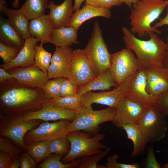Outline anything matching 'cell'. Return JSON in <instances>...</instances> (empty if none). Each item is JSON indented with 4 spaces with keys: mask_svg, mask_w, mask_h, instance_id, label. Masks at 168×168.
Returning a JSON list of instances; mask_svg holds the SVG:
<instances>
[{
    "mask_svg": "<svg viewBox=\"0 0 168 168\" xmlns=\"http://www.w3.org/2000/svg\"><path fill=\"white\" fill-rule=\"evenodd\" d=\"M123 39L127 48L134 52L141 69L149 66H163L165 42L158 34L151 32L148 40L137 38L127 27L122 28Z\"/></svg>",
    "mask_w": 168,
    "mask_h": 168,
    "instance_id": "6da1fadb",
    "label": "cell"
},
{
    "mask_svg": "<svg viewBox=\"0 0 168 168\" xmlns=\"http://www.w3.org/2000/svg\"><path fill=\"white\" fill-rule=\"evenodd\" d=\"M50 99L44 91L28 87L7 90L0 96L2 113L21 114L38 110Z\"/></svg>",
    "mask_w": 168,
    "mask_h": 168,
    "instance_id": "7a4b0ae2",
    "label": "cell"
},
{
    "mask_svg": "<svg viewBox=\"0 0 168 168\" xmlns=\"http://www.w3.org/2000/svg\"><path fill=\"white\" fill-rule=\"evenodd\" d=\"M168 6V0H138L130 8V31L140 38L151 32L161 34V31L151 25Z\"/></svg>",
    "mask_w": 168,
    "mask_h": 168,
    "instance_id": "3957f363",
    "label": "cell"
},
{
    "mask_svg": "<svg viewBox=\"0 0 168 168\" xmlns=\"http://www.w3.org/2000/svg\"><path fill=\"white\" fill-rule=\"evenodd\" d=\"M105 135L96 133L92 136L90 134L75 131L68 133L66 138L70 143V149L67 154L63 158L65 163H68L78 158L100 153L107 147L100 142L104 139Z\"/></svg>",
    "mask_w": 168,
    "mask_h": 168,
    "instance_id": "277c9868",
    "label": "cell"
},
{
    "mask_svg": "<svg viewBox=\"0 0 168 168\" xmlns=\"http://www.w3.org/2000/svg\"><path fill=\"white\" fill-rule=\"evenodd\" d=\"M83 49L96 77L110 68L111 54L104 40L98 21L94 22L91 38Z\"/></svg>",
    "mask_w": 168,
    "mask_h": 168,
    "instance_id": "5b68a950",
    "label": "cell"
},
{
    "mask_svg": "<svg viewBox=\"0 0 168 168\" xmlns=\"http://www.w3.org/2000/svg\"><path fill=\"white\" fill-rule=\"evenodd\" d=\"M116 114L115 108L109 107L94 110L92 107L85 108L78 112L75 118L67 127L68 133L83 131L95 134L100 130L99 125L102 123L112 122Z\"/></svg>",
    "mask_w": 168,
    "mask_h": 168,
    "instance_id": "8992f818",
    "label": "cell"
},
{
    "mask_svg": "<svg viewBox=\"0 0 168 168\" xmlns=\"http://www.w3.org/2000/svg\"><path fill=\"white\" fill-rule=\"evenodd\" d=\"M6 116L2 115L0 125L2 137L10 139L21 149L27 150V146L24 141L26 133L39 126L40 120L25 121L23 114H12Z\"/></svg>",
    "mask_w": 168,
    "mask_h": 168,
    "instance_id": "52a82bcc",
    "label": "cell"
},
{
    "mask_svg": "<svg viewBox=\"0 0 168 168\" xmlns=\"http://www.w3.org/2000/svg\"><path fill=\"white\" fill-rule=\"evenodd\" d=\"M165 117L154 105L146 109L137 125L148 142H158L165 138L168 130Z\"/></svg>",
    "mask_w": 168,
    "mask_h": 168,
    "instance_id": "ba28073f",
    "label": "cell"
},
{
    "mask_svg": "<svg viewBox=\"0 0 168 168\" xmlns=\"http://www.w3.org/2000/svg\"><path fill=\"white\" fill-rule=\"evenodd\" d=\"M140 69L137 58L131 49L126 48L111 54L109 69L118 86Z\"/></svg>",
    "mask_w": 168,
    "mask_h": 168,
    "instance_id": "9c48e42d",
    "label": "cell"
},
{
    "mask_svg": "<svg viewBox=\"0 0 168 168\" xmlns=\"http://www.w3.org/2000/svg\"><path fill=\"white\" fill-rule=\"evenodd\" d=\"M150 105L125 95L115 108L116 114L112 122L119 128L127 124L138 125Z\"/></svg>",
    "mask_w": 168,
    "mask_h": 168,
    "instance_id": "30bf717a",
    "label": "cell"
},
{
    "mask_svg": "<svg viewBox=\"0 0 168 168\" xmlns=\"http://www.w3.org/2000/svg\"><path fill=\"white\" fill-rule=\"evenodd\" d=\"M135 73L110 91L98 93L90 91L82 95V105L85 108H91L92 104L96 103L115 108L127 93Z\"/></svg>",
    "mask_w": 168,
    "mask_h": 168,
    "instance_id": "8fae6325",
    "label": "cell"
},
{
    "mask_svg": "<svg viewBox=\"0 0 168 168\" xmlns=\"http://www.w3.org/2000/svg\"><path fill=\"white\" fill-rule=\"evenodd\" d=\"M70 121L62 119L54 123H42L26 133L24 138V142L28 146L39 141L53 140L60 138L66 137L68 133L67 127Z\"/></svg>",
    "mask_w": 168,
    "mask_h": 168,
    "instance_id": "7c38bea8",
    "label": "cell"
},
{
    "mask_svg": "<svg viewBox=\"0 0 168 168\" xmlns=\"http://www.w3.org/2000/svg\"><path fill=\"white\" fill-rule=\"evenodd\" d=\"M71 76V81L77 87L87 83L96 77L83 49L72 52Z\"/></svg>",
    "mask_w": 168,
    "mask_h": 168,
    "instance_id": "4fadbf2b",
    "label": "cell"
},
{
    "mask_svg": "<svg viewBox=\"0 0 168 168\" xmlns=\"http://www.w3.org/2000/svg\"><path fill=\"white\" fill-rule=\"evenodd\" d=\"M73 51L70 47H56L47 71L48 79L64 78L71 80V65Z\"/></svg>",
    "mask_w": 168,
    "mask_h": 168,
    "instance_id": "5bb4252c",
    "label": "cell"
},
{
    "mask_svg": "<svg viewBox=\"0 0 168 168\" xmlns=\"http://www.w3.org/2000/svg\"><path fill=\"white\" fill-rule=\"evenodd\" d=\"M10 73L17 82L31 88L43 89L48 80L47 72L35 65L13 68Z\"/></svg>",
    "mask_w": 168,
    "mask_h": 168,
    "instance_id": "9a60e30c",
    "label": "cell"
},
{
    "mask_svg": "<svg viewBox=\"0 0 168 168\" xmlns=\"http://www.w3.org/2000/svg\"><path fill=\"white\" fill-rule=\"evenodd\" d=\"M78 112L44 103L40 109L23 114L25 121L39 119L54 121L66 119L72 121L76 117Z\"/></svg>",
    "mask_w": 168,
    "mask_h": 168,
    "instance_id": "2e32d148",
    "label": "cell"
},
{
    "mask_svg": "<svg viewBox=\"0 0 168 168\" xmlns=\"http://www.w3.org/2000/svg\"><path fill=\"white\" fill-rule=\"evenodd\" d=\"M146 78V90L156 98L168 90V68L164 67L149 66L143 68Z\"/></svg>",
    "mask_w": 168,
    "mask_h": 168,
    "instance_id": "e0dca14e",
    "label": "cell"
},
{
    "mask_svg": "<svg viewBox=\"0 0 168 168\" xmlns=\"http://www.w3.org/2000/svg\"><path fill=\"white\" fill-rule=\"evenodd\" d=\"M126 95L150 105L155 104L156 98L147 91L146 78L143 68L135 73Z\"/></svg>",
    "mask_w": 168,
    "mask_h": 168,
    "instance_id": "ac0fdd59",
    "label": "cell"
},
{
    "mask_svg": "<svg viewBox=\"0 0 168 168\" xmlns=\"http://www.w3.org/2000/svg\"><path fill=\"white\" fill-rule=\"evenodd\" d=\"M25 40L23 46L15 58L8 64H1V68L8 70L18 67L34 65L35 46L40 41L36 38L31 35Z\"/></svg>",
    "mask_w": 168,
    "mask_h": 168,
    "instance_id": "d6986e66",
    "label": "cell"
},
{
    "mask_svg": "<svg viewBox=\"0 0 168 168\" xmlns=\"http://www.w3.org/2000/svg\"><path fill=\"white\" fill-rule=\"evenodd\" d=\"M73 7L72 0H64L59 5L56 4L53 1H49L47 8L49 9V12L47 15L55 28L69 26Z\"/></svg>",
    "mask_w": 168,
    "mask_h": 168,
    "instance_id": "ffe728a7",
    "label": "cell"
},
{
    "mask_svg": "<svg viewBox=\"0 0 168 168\" xmlns=\"http://www.w3.org/2000/svg\"><path fill=\"white\" fill-rule=\"evenodd\" d=\"M55 27L48 15L44 14L30 20L28 29L31 36L44 44L51 43L53 33Z\"/></svg>",
    "mask_w": 168,
    "mask_h": 168,
    "instance_id": "44dd1931",
    "label": "cell"
},
{
    "mask_svg": "<svg viewBox=\"0 0 168 168\" xmlns=\"http://www.w3.org/2000/svg\"><path fill=\"white\" fill-rule=\"evenodd\" d=\"M110 10L97 8L89 5L85 4L82 8L73 13L69 23V26L78 30L85 21L96 17H102L107 19L111 17Z\"/></svg>",
    "mask_w": 168,
    "mask_h": 168,
    "instance_id": "7402d4cb",
    "label": "cell"
},
{
    "mask_svg": "<svg viewBox=\"0 0 168 168\" xmlns=\"http://www.w3.org/2000/svg\"><path fill=\"white\" fill-rule=\"evenodd\" d=\"M0 12L6 16L10 23L24 39L31 36L28 29L29 20L15 10L8 8L5 0H0Z\"/></svg>",
    "mask_w": 168,
    "mask_h": 168,
    "instance_id": "603a6c76",
    "label": "cell"
},
{
    "mask_svg": "<svg viewBox=\"0 0 168 168\" xmlns=\"http://www.w3.org/2000/svg\"><path fill=\"white\" fill-rule=\"evenodd\" d=\"M24 39L2 16H0V42L21 50L25 43Z\"/></svg>",
    "mask_w": 168,
    "mask_h": 168,
    "instance_id": "cb8c5ba5",
    "label": "cell"
},
{
    "mask_svg": "<svg viewBox=\"0 0 168 168\" xmlns=\"http://www.w3.org/2000/svg\"><path fill=\"white\" fill-rule=\"evenodd\" d=\"M113 86H118L114 82L109 69L87 83L77 87V94L82 96L92 91L108 90Z\"/></svg>",
    "mask_w": 168,
    "mask_h": 168,
    "instance_id": "d4e9b609",
    "label": "cell"
},
{
    "mask_svg": "<svg viewBox=\"0 0 168 168\" xmlns=\"http://www.w3.org/2000/svg\"><path fill=\"white\" fill-rule=\"evenodd\" d=\"M122 128L125 131L128 139L133 144V149L130 157L132 158L142 156L148 142L137 125L127 124Z\"/></svg>",
    "mask_w": 168,
    "mask_h": 168,
    "instance_id": "484cf974",
    "label": "cell"
},
{
    "mask_svg": "<svg viewBox=\"0 0 168 168\" xmlns=\"http://www.w3.org/2000/svg\"><path fill=\"white\" fill-rule=\"evenodd\" d=\"M77 32V30L70 26L55 28L51 43L55 47H70L73 44H78Z\"/></svg>",
    "mask_w": 168,
    "mask_h": 168,
    "instance_id": "4316f807",
    "label": "cell"
},
{
    "mask_svg": "<svg viewBox=\"0 0 168 168\" xmlns=\"http://www.w3.org/2000/svg\"><path fill=\"white\" fill-rule=\"evenodd\" d=\"M49 0H26L21 7L16 11L31 20L44 14Z\"/></svg>",
    "mask_w": 168,
    "mask_h": 168,
    "instance_id": "83f0119b",
    "label": "cell"
},
{
    "mask_svg": "<svg viewBox=\"0 0 168 168\" xmlns=\"http://www.w3.org/2000/svg\"><path fill=\"white\" fill-rule=\"evenodd\" d=\"M46 103L49 105L78 112L82 111L85 108L82 103L81 96L78 94L72 96H59L50 99Z\"/></svg>",
    "mask_w": 168,
    "mask_h": 168,
    "instance_id": "f1b7e54d",
    "label": "cell"
},
{
    "mask_svg": "<svg viewBox=\"0 0 168 168\" xmlns=\"http://www.w3.org/2000/svg\"><path fill=\"white\" fill-rule=\"evenodd\" d=\"M52 141L46 140L39 141L27 146L28 153L36 162L38 163L49 156V147Z\"/></svg>",
    "mask_w": 168,
    "mask_h": 168,
    "instance_id": "f546056e",
    "label": "cell"
},
{
    "mask_svg": "<svg viewBox=\"0 0 168 168\" xmlns=\"http://www.w3.org/2000/svg\"><path fill=\"white\" fill-rule=\"evenodd\" d=\"M43 44V43L40 42L39 45L36 44L35 45L34 65L47 72L51 63L52 55L44 49Z\"/></svg>",
    "mask_w": 168,
    "mask_h": 168,
    "instance_id": "4dcf8cb0",
    "label": "cell"
},
{
    "mask_svg": "<svg viewBox=\"0 0 168 168\" xmlns=\"http://www.w3.org/2000/svg\"><path fill=\"white\" fill-rule=\"evenodd\" d=\"M63 156L55 155L49 156L41 163L38 167L40 168H75L80 163V159H75L68 163H63L60 160Z\"/></svg>",
    "mask_w": 168,
    "mask_h": 168,
    "instance_id": "1f68e13d",
    "label": "cell"
},
{
    "mask_svg": "<svg viewBox=\"0 0 168 168\" xmlns=\"http://www.w3.org/2000/svg\"><path fill=\"white\" fill-rule=\"evenodd\" d=\"M110 151V147L107 148L102 152L91 156L80 157L78 168H106V166L98 165V162L107 156Z\"/></svg>",
    "mask_w": 168,
    "mask_h": 168,
    "instance_id": "d6a6232c",
    "label": "cell"
},
{
    "mask_svg": "<svg viewBox=\"0 0 168 168\" xmlns=\"http://www.w3.org/2000/svg\"><path fill=\"white\" fill-rule=\"evenodd\" d=\"M70 143L66 137H62L53 140L49 145L48 155L54 153L57 155L68 154L70 149Z\"/></svg>",
    "mask_w": 168,
    "mask_h": 168,
    "instance_id": "836d02e7",
    "label": "cell"
},
{
    "mask_svg": "<svg viewBox=\"0 0 168 168\" xmlns=\"http://www.w3.org/2000/svg\"><path fill=\"white\" fill-rule=\"evenodd\" d=\"M64 78H54L48 79L46 82L42 90L49 98H54L60 96V89Z\"/></svg>",
    "mask_w": 168,
    "mask_h": 168,
    "instance_id": "e575fe53",
    "label": "cell"
},
{
    "mask_svg": "<svg viewBox=\"0 0 168 168\" xmlns=\"http://www.w3.org/2000/svg\"><path fill=\"white\" fill-rule=\"evenodd\" d=\"M20 50L18 48L6 45L0 42V57L4 64H7L14 59Z\"/></svg>",
    "mask_w": 168,
    "mask_h": 168,
    "instance_id": "d590c367",
    "label": "cell"
},
{
    "mask_svg": "<svg viewBox=\"0 0 168 168\" xmlns=\"http://www.w3.org/2000/svg\"><path fill=\"white\" fill-rule=\"evenodd\" d=\"M0 151L9 154L14 160L18 159L21 152L8 138L2 137H0Z\"/></svg>",
    "mask_w": 168,
    "mask_h": 168,
    "instance_id": "8d00e7d4",
    "label": "cell"
},
{
    "mask_svg": "<svg viewBox=\"0 0 168 168\" xmlns=\"http://www.w3.org/2000/svg\"><path fill=\"white\" fill-rule=\"evenodd\" d=\"M85 4L109 10L114 6H120L123 3L120 0H85Z\"/></svg>",
    "mask_w": 168,
    "mask_h": 168,
    "instance_id": "74e56055",
    "label": "cell"
},
{
    "mask_svg": "<svg viewBox=\"0 0 168 168\" xmlns=\"http://www.w3.org/2000/svg\"><path fill=\"white\" fill-rule=\"evenodd\" d=\"M77 88L71 80L64 78L60 89V96L67 97L77 94Z\"/></svg>",
    "mask_w": 168,
    "mask_h": 168,
    "instance_id": "f35d334b",
    "label": "cell"
},
{
    "mask_svg": "<svg viewBox=\"0 0 168 168\" xmlns=\"http://www.w3.org/2000/svg\"><path fill=\"white\" fill-rule=\"evenodd\" d=\"M119 158V156L116 154L108 156L106 164V168H138L140 167L139 164L137 163L131 164L119 163L117 160Z\"/></svg>",
    "mask_w": 168,
    "mask_h": 168,
    "instance_id": "ab89813d",
    "label": "cell"
},
{
    "mask_svg": "<svg viewBox=\"0 0 168 168\" xmlns=\"http://www.w3.org/2000/svg\"><path fill=\"white\" fill-rule=\"evenodd\" d=\"M154 105L164 116L168 115V90L156 98Z\"/></svg>",
    "mask_w": 168,
    "mask_h": 168,
    "instance_id": "60d3db41",
    "label": "cell"
},
{
    "mask_svg": "<svg viewBox=\"0 0 168 168\" xmlns=\"http://www.w3.org/2000/svg\"><path fill=\"white\" fill-rule=\"evenodd\" d=\"M145 166L147 168H160L161 167L156 159L153 146L151 145L148 147Z\"/></svg>",
    "mask_w": 168,
    "mask_h": 168,
    "instance_id": "b9f144b4",
    "label": "cell"
},
{
    "mask_svg": "<svg viewBox=\"0 0 168 168\" xmlns=\"http://www.w3.org/2000/svg\"><path fill=\"white\" fill-rule=\"evenodd\" d=\"M20 168H35L36 166V162L31 156L25 152L20 158Z\"/></svg>",
    "mask_w": 168,
    "mask_h": 168,
    "instance_id": "7bdbcfd3",
    "label": "cell"
},
{
    "mask_svg": "<svg viewBox=\"0 0 168 168\" xmlns=\"http://www.w3.org/2000/svg\"><path fill=\"white\" fill-rule=\"evenodd\" d=\"M14 159L9 154L4 152L0 153V168H9Z\"/></svg>",
    "mask_w": 168,
    "mask_h": 168,
    "instance_id": "ee69618b",
    "label": "cell"
},
{
    "mask_svg": "<svg viewBox=\"0 0 168 168\" xmlns=\"http://www.w3.org/2000/svg\"><path fill=\"white\" fill-rule=\"evenodd\" d=\"M4 68H0V82L1 83L4 82V81L8 80H12L14 79L12 75L6 71Z\"/></svg>",
    "mask_w": 168,
    "mask_h": 168,
    "instance_id": "f6af8a7d",
    "label": "cell"
},
{
    "mask_svg": "<svg viewBox=\"0 0 168 168\" xmlns=\"http://www.w3.org/2000/svg\"><path fill=\"white\" fill-rule=\"evenodd\" d=\"M166 15L159 22L155 24L153 27L157 28L165 25H168V6L166 9Z\"/></svg>",
    "mask_w": 168,
    "mask_h": 168,
    "instance_id": "bcb514c9",
    "label": "cell"
},
{
    "mask_svg": "<svg viewBox=\"0 0 168 168\" xmlns=\"http://www.w3.org/2000/svg\"><path fill=\"white\" fill-rule=\"evenodd\" d=\"M167 35L166 39V49L163 61V67L168 68V28L167 29Z\"/></svg>",
    "mask_w": 168,
    "mask_h": 168,
    "instance_id": "7dc6e473",
    "label": "cell"
},
{
    "mask_svg": "<svg viewBox=\"0 0 168 168\" xmlns=\"http://www.w3.org/2000/svg\"><path fill=\"white\" fill-rule=\"evenodd\" d=\"M85 0H74V4L73 5V11H77L80 9V7Z\"/></svg>",
    "mask_w": 168,
    "mask_h": 168,
    "instance_id": "c3c4849f",
    "label": "cell"
},
{
    "mask_svg": "<svg viewBox=\"0 0 168 168\" xmlns=\"http://www.w3.org/2000/svg\"><path fill=\"white\" fill-rule=\"evenodd\" d=\"M123 3L131 8L133 5L138 0H120Z\"/></svg>",
    "mask_w": 168,
    "mask_h": 168,
    "instance_id": "681fc988",
    "label": "cell"
},
{
    "mask_svg": "<svg viewBox=\"0 0 168 168\" xmlns=\"http://www.w3.org/2000/svg\"><path fill=\"white\" fill-rule=\"evenodd\" d=\"M20 167V159L14 160L9 168H19Z\"/></svg>",
    "mask_w": 168,
    "mask_h": 168,
    "instance_id": "f907efd6",
    "label": "cell"
},
{
    "mask_svg": "<svg viewBox=\"0 0 168 168\" xmlns=\"http://www.w3.org/2000/svg\"><path fill=\"white\" fill-rule=\"evenodd\" d=\"M19 0H14L12 4V6L14 8H16L19 6Z\"/></svg>",
    "mask_w": 168,
    "mask_h": 168,
    "instance_id": "816d5d0a",
    "label": "cell"
},
{
    "mask_svg": "<svg viewBox=\"0 0 168 168\" xmlns=\"http://www.w3.org/2000/svg\"><path fill=\"white\" fill-rule=\"evenodd\" d=\"M161 167L162 168H168V162L166 164L161 166Z\"/></svg>",
    "mask_w": 168,
    "mask_h": 168,
    "instance_id": "f5cc1de1",
    "label": "cell"
}]
</instances>
